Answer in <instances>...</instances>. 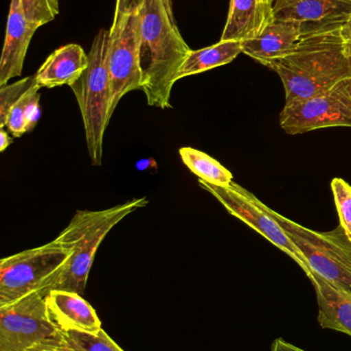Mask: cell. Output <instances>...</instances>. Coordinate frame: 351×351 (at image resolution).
Returning <instances> with one entry per match:
<instances>
[{
    "instance_id": "obj_14",
    "label": "cell",
    "mask_w": 351,
    "mask_h": 351,
    "mask_svg": "<svg viewBox=\"0 0 351 351\" xmlns=\"http://www.w3.org/2000/svg\"><path fill=\"white\" fill-rule=\"evenodd\" d=\"M301 39L302 35L294 24L274 19L261 34L242 41V53L270 67L290 55Z\"/></svg>"
},
{
    "instance_id": "obj_32",
    "label": "cell",
    "mask_w": 351,
    "mask_h": 351,
    "mask_svg": "<svg viewBox=\"0 0 351 351\" xmlns=\"http://www.w3.org/2000/svg\"><path fill=\"white\" fill-rule=\"evenodd\" d=\"M266 1L270 2V3L274 4L276 1H278V0H266Z\"/></svg>"
},
{
    "instance_id": "obj_20",
    "label": "cell",
    "mask_w": 351,
    "mask_h": 351,
    "mask_svg": "<svg viewBox=\"0 0 351 351\" xmlns=\"http://www.w3.org/2000/svg\"><path fill=\"white\" fill-rule=\"evenodd\" d=\"M183 164L200 180L218 186H228L233 182V175L218 160L200 150L192 147L179 149Z\"/></svg>"
},
{
    "instance_id": "obj_13",
    "label": "cell",
    "mask_w": 351,
    "mask_h": 351,
    "mask_svg": "<svg viewBox=\"0 0 351 351\" xmlns=\"http://www.w3.org/2000/svg\"><path fill=\"white\" fill-rule=\"evenodd\" d=\"M47 313L60 331L97 334L102 330L95 309L82 295L68 291H49L45 296Z\"/></svg>"
},
{
    "instance_id": "obj_18",
    "label": "cell",
    "mask_w": 351,
    "mask_h": 351,
    "mask_svg": "<svg viewBox=\"0 0 351 351\" xmlns=\"http://www.w3.org/2000/svg\"><path fill=\"white\" fill-rule=\"evenodd\" d=\"M28 351H124L101 330L92 334L80 331H60Z\"/></svg>"
},
{
    "instance_id": "obj_6",
    "label": "cell",
    "mask_w": 351,
    "mask_h": 351,
    "mask_svg": "<svg viewBox=\"0 0 351 351\" xmlns=\"http://www.w3.org/2000/svg\"><path fill=\"white\" fill-rule=\"evenodd\" d=\"M269 208L311 271L351 296V241L341 226L328 232L306 228Z\"/></svg>"
},
{
    "instance_id": "obj_29",
    "label": "cell",
    "mask_w": 351,
    "mask_h": 351,
    "mask_svg": "<svg viewBox=\"0 0 351 351\" xmlns=\"http://www.w3.org/2000/svg\"><path fill=\"white\" fill-rule=\"evenodd\" d=\"M12 143V138L8 136V132L1 129L0 131V152H3Z\"/></svg>"
},
{
    "instance_id": "obj_30",
    "label": "cell",
    "mask_w": 351,
    "mask_h": 351,
    "mask_svg": "<svg viewBox=\"0 0 351 351\" xmlns=\"http://www.w3.org/2000/svg\"><path fill=\"white\" fill-rule=\"evenodd\" d=\"M155 160H152V158H150V160H139V162H137V165H136V167H137L138 170L139 171H144L146 170V169L150 168V164H155Z\"/></svg>"
},
{
    "instance_id": "obj_22",
    "label": "cell",
    "mask_w": 351,
    "mask_h": 351,
    "mask_svg": "<svg viewBox=\"0 0 351 351\" xmlns=\"http://www.w3.org/2000/svg\"><path fill=\"white\" fill-rule=\"evenodd\" d=\"M332 192L339 215L340 226L351 241V186L341 178L332 180Z\"/></svg>"
},
{
    "instance_id": "obj_10",
    "label": "cell",
    "mask_w": 351,
    "mask_h": 351,
    "mask_svg": "<svg viewBox=\"0 0 351 351\" xmlns=\"http://www.w3.org/2000/svg\"><path fill=\"white\" fill-rule=\"evenodd\" d=\"M107 67L111 86V114L125 95L141 90L139 65V14H127L115 21L109 29Z\"/></svg>"
},
{
    "instance_id": "obj_8",
    "label": "cell",
    "mask_w": 351,
    "mask_h": 351,
    "mask_svg": "<svg viewBox=\"0 0 351 351\" xmlns=\"http://www.w3.org/2000/svg\"><path fill=\"white\" fill-rule=\"evenodd\" d=\"M198 183L200 187L214 196L231 215L249 225L280 251L290 256L304 270L305 274L311 271L304 256L272 216L268 206L251 192L235 182L228 186H218L199 179Z\"/></svg>"
},
{
    "instance_id": "obj_28",
    "label": "cell",
    "mask_w": 351,
    "mask_h": 351,
    "mask_svg": "<svg viewBox=\"0 0 351 351\" xmlns=\"http://www.w3.org/2000/svg\"><path fill=\"white\" fill-rule=\"evenodd\" d=\"M271 351H305L302 348H297L293 344L288 343L282 338H278L272 343Z\"/></svg>"
},
{
    "instance_id": "obj_11",
    "label": "cell",
    "mask_w": 351,
    "mask_h": 351,
    "mask_svg": "<svg viewBox=\"0 0 351 351\" xmlns=\"http://www.w3.org/2000/svg\"><path fill=\"white\" fill-rule=\"evenodd\" d=\"M274 19L292 23L302 37L336 32L351 16V0H278Z\"/></svg>"
},
{
    "instance_id": "obj_17",
    "label": "cell",
    "mask_w": 351,
    "mask_h": 351,
    "mask_svg": "<svg viewBox=\"0 0 351 351\" xmlns=\"http://www.w3.org/2000/svg\"><path fill=\"white\" fill-rule=\"evenodd\" d=\"M306 276L315 287L321 327L351 336L350 295L338 290L315 272H308Z\"/></svg>"
},
{
    "instance_id": "obj_21",
    "label": "cell",
    "mask_w": 351,
    "mask_h": 351,
    "mask_svg": "<svg viewBox=\"0 0 351 351\" xmlns=\"http://www.w3.org/2000/svg\"><path fill=\"white\" fill-rule=\"evenodd\" d=\"M36 84L34 75L0 86V129L5 128L6 119L12 106Z\"/></svg>"
},
{
    "instance_id": "obj_2",
    "label": "cell",
    "mask_w": 351,
    "mask_h": 351,
    "mask_svg": "<svg viewBox=\"0 0 351 351\" xmlns=\"http://www.w3.org/2000/svg\"><path fill=\"white\" fill-rule=\"evenodd\" d=\"M269 68L282 80L288 104L321 94L351 77V57L346 53L340 31H336L302 37L290 55Z\"/></svg>"
},
{
    "instance_id": "obj_19",
    "label": "cell",
    "mask_w": 351,
    "mask_h": 351,
    "mask_svg": "<svg viewBox=\"0 0 351 351\" xmlns=\"http://www.w3.org/2000/svg\"><path fill=\"white\" fill-rule=\"evenodd\" d=\"M242 53L241 41H222L198 51H190L177 73V80L196 75L234 61Z\"/></svg>"
},
{
    "instance_id": "obj_9",
    "label": "cell",
    "mask_w": 351,
    "mask_h": 351,
    "mask_svg": "<svg viewBox=\"0 0 351 351\" xmlns=\"http://www.w3.org/2000/svg\"><path fill=\"white\" fill-rule=\"evenodd\" d=\"M38 291L0 307V351H28L57 333Z\"/></svg>"
},
{
    "instance_id": "obj_16",
    "label": "cell",
    "mask_w": 351,
    "mask_h": 351,
    "mask_svg": "<svg viewBox=\"0 0 351 351\" xmlns=\"http://www.w3.org/2000/svg\"><path fill=\"white\" fill-rule=\"evenodd\" d=\"M89 57L80 45L71 43L56 49L35 74L41 88L73 86L88 68Z\"/></svg>"
},
{
    "instance_id": "obj_12",
    "label": "cell",
    "mask_w": 351,
    "mask_h": 351,
    "mask_svg": "<svg viewBox=\"0 0 351 351\" xmlns=\"http://www.w3.org/2000/svg\"><path fill=\"white\" fill-rule=\"evenodd\" d=\"M38 28L25 18L20 0H12L0 60V86L22 74L29 43Z\"/></svg>"
},
{
    "instance_id": "obj_24",
    "label": "cell",
    "mask_w": 351,
    "mask_h": 351,
    "mask_svg": "<svg viewBox=\"0 0 351 351\" xmlns=\"http://www.w3.org/2000/svg\"><path fill=\"white\" fill-rule=\"evenodd\" d=\"M38 84L28 90L10 109L6 119L5 128L14 137L20 138L27 132L26 106L29 99L36 90H41Z\"/></svg>"
},
{
    "instance_id": "obj_7",
    "label": "cell",
    "mask_w": 351,
    "mask_h": 351,
    "mask_svg": "<svg viewBox=\"0 0 351 351\" xmlns=\"http://www.w3.org/2000/svg\"><path fill=\"white\" fill-rule=\"evenodd\" d=\"M280 123L288 135L327 128H351V77L340 80L321 94L284 104Z\"/></svg>"
},
{
    "instance_id": "obj_31",
    "label": "cell",
    "mask_w": 351,
    "mask_h": 351,
    "mask_svg": "<svg viewBox=\"0 0 351 351\" xmlns=\"http://www.w3.org/2000/svg\"><path fill=\"white\" fill-rule=\"evenodd\" d=\"M165 4H166L167 10H168L169 14L174 18L173 16V3L172 0H164Z\"/></svg>"
},
{
    "instance_id": "obj_26",
    "label": "cell",
    "mask_w": 351,
    "mask_h": 351,
    "mask_svg": "<svg viewBox=\"0 0 351 351\" xmlns=\"http://www.w3.org/2000/svg\"><path fill=\"white\" fill-rule=\"evenodd\" d=\"M144 1V0H117L113 22L127 16V14L139 12Z\"/></svg>"
},
{
    "instance_id": "obj_5",
    "label": "cell",
    "mask_w": 351,
    "mask_h": 351,
    "mask_svg": "<svg viewBox=\"0 0 351 351\" xmlns=\"http://www.w3.org/2000/svg\"><path fill=\"white\" fill-rule=\"evenodd\" d=\"M72 251L56 237L33 249L25 250L0 261V307L45 290L63 269Z\"/></svg>"
},
{
    "instance_id": "obj_1",
    "label": "cell",
    "mask_w": 351,
    "mask_h": 351,
    "mask_svg": "<svg viewBox=\"0 0 351 351\" xmlns=\"http://www.w3.org/2000/svg\"><path fill=\"white\" fill-rule=\"evenodd\" d=\"M138 14L141 90L150 106L171 108V90L192 49L183 40L164 0H144Z\"/></svg>"
},
{
    "instance_id": "obj_15",
    "label": "cell",
    "mask_w": 351,
    "mask_h": 351,
    "mask_svg": "<svg viewBox=\"0 0 351 351\" xmlns=\"http://www.w3.org/2000/svg\"><path fill=\"white\" fill-rule=\"evenodd\" d=\"M273 6L266 0H231L220 40L242 43L257 37L274 20Z\"/></svg>"
},
{
    "instance_id": "obj_25",
    "label": "cell",
    "mask_w": 351,
    "mask_h": 351,
    "mask_svg": "<svg viewBox=\"0 0 351 351\" xmlns=\"http://www.w3.org/2000/svg\"><path fill=\"white\" fill-rule=\"evenodd\" d=\"M39 100H41V94L39 90H36L34 94L29 99L26 106V123L27 132L32 131L36 123H38L41 117V108H39Z\"/></svg>"
},
{
    "instance_id": "obj_4",
    "label": "cell",
    "mask_w": 351,
    "mask_h": 351,
    "mask_svg": "<svg viewBox=\"0 0 351 351\" xmlns=\"http://www.w3.org/2000/svg\"><path fill=\"white\" fill-rule=\"evenodd\" d=\"M109 40V30L101 29L88 53V68L70 86L80 107L89 158L94 167L102 165L103 138L113 117L111 77L107 67Z\"/></svg>"
},
{
    "instance_id": "obj_27",
    "label": "cell",
    "mask_w": 351,
    "mask_h": 351,
    "mask_svg": "<svg viewBox=\"0 0 351 351\" xmlns=\"http://www.w3.org/2000/svg\"><path fill=\"white\" fill-rule=\"evenodd\" d=\"M340 35H341L342 40H343L346 53L351 57V16L348 19V23L340 30Z\"/></svg>"
},
{
    "instance_id": "obj_23",
    "label": "cell",
    "mask_w": 351,
    "mask_h": 351,
    "mask_svg": "<svg viewBox=\"0 0 351 351\" xmlns=\"http://www.w3.org/2000/svg\"><path fill=\"white\" fill-rule=\"evenodd\" d=\"M25 18L39 27L59 14V0H20Z\"/></svg>"
},
{
    "instance_id": "obj_3",
    "label": "cell",
    "mask_w": 351,
    "mask_h": 351,
    "mask_svg": "<svg viewBox=\"0 0 351 351\" xmlns=\"http://www.w3.org/2000/svg\"><path fill=\"white\" fill-rule=\"evenodd\" d=\"M148 204V198L140 197L105 210H76L69 224L57 237L71 249V256L43 293L47 295L49 291L61 290L84 294L95 256L109 231L128 215Z\"/></svg>"
}]
</instances>
